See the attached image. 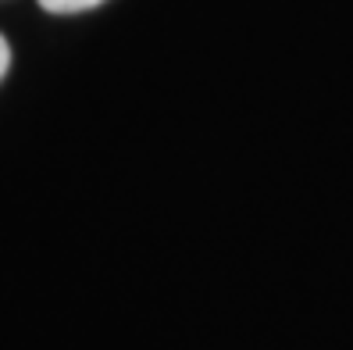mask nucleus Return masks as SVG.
Masks as SVG:
<instances>
[{
    "instance_id": "nucleus-2",
    "label": "nucleus",
    "mask_w": 353,
    "mask_h": 350,
    "mask_svg": "<svg viewBox=\"0 0 353 350\" xmlns=\"http://www.w3.org/2000/svg\"><path fill=\"white\" fill-rule=\"evenodd\" d=\"M8 68H11V47H8V39L0 36V82H4Z\"/></svg>"
},
{
    "instance_id": "nucleus-1",
    "label": "nucleus",
    "mask_w": 353,
    "mask_h": 350,
    "mask_svg": "<svg viewBox=\"0 0 353 350\" xmlns=\"http://www.w3.org/2000/svg\"><path fill=\"white\" fill-rule=\"evenodd\" d=\"M103 0H39V8L50 14H79V11H93Z\"/></svg>"
}]
</instances>
